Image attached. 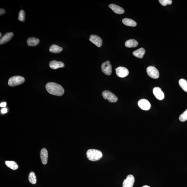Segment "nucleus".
<instances>
[{
	"label": "nucleus",
	"instance_id": "obj_7",
	"mask_svg": "<svg viewBox=\"0 0 187 187\" xmlns=\"http://www.w3.org/2000/svg\"><path fill=\"white\" fill-rule=\"evenodd\" d=\"M116 73L120 77L124 78L128 75L129 70L124 67H119L115 69Z\"/></svg>",
	"mask_w": 187,
	"mask_h": 187
},
{
	"label": "nucleus",
	"instance_id": "obj_25",
	"mask_svg": "<svg viewBox=\"0 0 187 187\" xmlns=\"http://www.w3.org/2000/svg\"><path fill=\"white\" fill-rule=\"evenodd\" d=\"M179 120L181 122H184L187 120V109L180 115Z\"/></svg>",
	"mask_w": 187,
	"mask_h": 187
},
{
	"label": "nucleus",
	"instance_id": "obj_22",
	"mask_svg": "<svg viewBox=\"0 0 187 187\" xmlns=\"http://www.w3.org/2000/svg\"><path fill=\"white\" fill-rule=\"evenodd\" d=\"M179 84L180 87L186 92H187V81L184 79L179 80Z\"/></svg>",
	"mask_w": 187,
	"mask_h": 187
},
{
	"label": "nucleus",
	"instance_id": "obj_4",
	"mask_svg": "<svg viewBox=\"0 0 187 187\" xmlns=\"http://www.w3.org/2000/svg\"><path fill=\"white\" fill-rule=\"evenodd\" d=\"M103 98L105 100H107L110 103L116 102L118 98L117 97L109 91H105L102 92Z\"/></svg>",
	"mask_w": 187,
	"mask_h": 187
},
{
	"label": "nucleus",
	"instance_id": "obj_5",
	"mask_svg": "<svg viewBox=\"0 0 187 187\" xmlns=\"http://www.w3.org/2000/svg\"><path fill=\"white\" fill-rule=\"evenodd\" d=\"M147 72L148 75L153 79H157L160 76L158 70L154 66H150L148 67Z\"/></svg>",
	"mask_w": 187,
	"mask_h": 187
},
{
	"label": "nucleus",
	"instance_id": "obj_24",
	"mask_svg": "<svg viewBox=\"0 0 187 187\" xmlns=\"http://www.w3.org/2000/svg\"><path fill=\"white\" fill-rule=\"evenodd\" d=\"M25 14L24 11L23 10H20L18 14V20L23 22L25 20Z\"/></svg>",
	"mask_w": 187,
	"mask_h": 187
},
{
	"label": "nucleus",
	"instance_id": "obj_11",
	"mask_svg": "<svg viewBox=\"0 0 187 187\" xmlns=\"http://www.w3.org/2000/svg\"><path fill=\"white\" fill-rule=\"evenodd\" d=\"M153 93L155 96L158 100H162L164 98V94L160 87H155L153 89Z\"/></svg>",
	"mask_w": 187,
	"mask_h": 187
},
{
	"label": "nucleus",
	"instance_id": "obj_14",
	"mask_svg": "<svg viewBox=\"0 0 187 187\" xmlns=\"http://www.w3.org/2000/svg\"><path fill=\"white\" fill-rule=\"evenodd\" d=\"M40 157L43 164L46 165L48 160V152L45 148H43L41 151Z\"/></svg>",
	"mask_w": 187,
	"mask_h": 187
},
{
	"label": "nucleus",
	"instance_id": "obj_27",
	"mask_svg": "<svg viewBox=\"0 0 187 187\" xmlns=\"http://www.w3.org/2000/svg\"><path fill=\"white\" fill-rule=\"evenodd\" d=\"M5 12V11L4 9L1 8L0 9V15H1V16L4 14Z\"/></svg>",
	"mask_w": 187,
	"mask_h": 187
},
{
	"label": "nucleus",
	"instance_id": "obj_26",
	"mask_svg": "<svg viewBox=\"0 0 187 187\" xmlns=\"http://www.w3.org/2000/svg\"><path fill=\"white\" fill-rule=\"evenodd\" d=\"M159 2L163 6L169 5H171L172 3V1L171 0H159Z\"/></svg>",
	"mask_w": 187,
	"mask_h": 187
},
{
	"label": "nucleus",
	"instance_id": "obj_1",
	"mask_svg": "<svg viewBox=\"0 0 187 187\" xmlns=\"http://www.w3.org/2000/svg\"><path fill=\"white\" fill-rule=\"evenodd\" d=\"M46 87L47 91L51 95L61 96L64 93V89L63 87L59 84L53 82H50L47 84Z\"/></svg>",
	"mask_w": 187,
	"mask_h": 187
},
{
	"label": "nucleus",
	"instance_id": "obj_31",
	"mask_svg": "<svg viewBox=\"0 0 187 187\" xmlns=\"http://www.w3.org/2000/svg\"><path fill=\"white\" fill-rule=\"evenodd\" d=\"M2 35V34L1 33H0V37H1Z\"/></svg>",
	"mask_w": 187,
	"mask_h": 187
},
{
	"label": "nucleus",
	"instance_id": "obj_19",
	"mask_svg": "<svg viewBox=\"0 0 187 187\" xmlns=\"http://www.w3.org/2000/svg\"><path fill=\"white\" fill-rule=\"evenodd\" d=\"M138 42L134 39H130L126 41L125 45L127 47L129 48H134L138 46Z\"/></svg>",
	"mask_w": 187,
	"mask_h": 187
},
{
	"label": "nucleus",
	"instance_id": "obj_29",
	"mask_svg": "<svg viewBox=\"0 0 187 187\" xmlns=\"http://www.w3.org/2000/svg\"><path fill=\"white\" fill-rule=\"evenodd\" d=\"M6 102L1 103L0 104V106L1 107H5L6 106Z\"/></svg>",
	"mask_w": 187,
	"mask_h": 187
},
{
	"label": "nucleus",
	"instance_id": "obj_2",
	"mask_svg": "<svg viewBox=\"0 0 187 187\" xmlns=\"http://www.w3.org/2000/svg\"><path fill=\"white\" fill-rule=\"evenodd\" d=\"M86 155L89 160L92 161L100 160L103 156L101 151L95 149H89L87 151Z\"/></svg>",
	"mask_w": 187,
	"mask_h": 187
},
{
	"label": "nucleus",
	"instance_id": "obj_15",
	"mask_svg": "<svg viewBox=\"0 0 187 187\" xmlns=\"http://www.w3.org/2000/svg\"><path fill=\"white\" fill-rule=\"evenodd\" d=\"M14 34L12 32L7 33L1 37L0 40V44H3L9 41L13 36Z\"/></svg>",
	"mask_w": 187,
	"mask_h": 187
},
{
	"label": "nucleus",
	"instance_id": "obj_23",
	"mask_svg": "<svg viewBox=\"0 0 187 187\" xmlns=\"http://www.w3.org/2000/svg\"><path fill=\"white\" fill-rule=\"evenodd\" d=\"M29 179L30 182L32 184H34L37 183V177L34 173L32 172L29 174Z\"/></svg>",
	"mask_w": 187,
	"mask_h": 187
},
{
	"label": "nucleus",
	"instance_id": "obj_17",
	"mask_svg": "<svg viewBox=\"0 0 187 187\" xmlns=\"http://www.w3.org/2000/svg\"><path fill=\"white\" fill-rule=\"evenodd\" d=\"M145 52L144 49L141 48L134 51L133 52V55L139 58H142L144 55Z\"/></svg>",
	"mask_w": 187,
	"mask_h": 187
},
{
	"label": "nucleus",
	"instance_id": "obj_16",
	"mask_svg": "<svg viewBox=\"0 0 187 187\" xmlns=\"http://www.w3.org/2000/svg\"><path fill=\"white\" fill-rule=\"evenodd\" d=\"M39 42H40L39 39L35 38V37H29L27 41L28 45L31 46H37V44H38Z\"/></svg>",
	"mask_w": 187,
	"mask_h": 187
},
{
	"label": "nucleus",
	"instance_id": "obj_12",
	"mask_svg": "<svg viewBox=\"0 0 187 187\" xmlns=\"http://www.w3.org/2000/svg\"><path fill=\"white\" fill-rule=\"evenodd\" d=\"M49 66L53 70H56L59 68H63L65 67V64L61 61L52 60L50 62Z\"/></svg>",
	"mask_w": 187,
	"mask_h": 187
},
{
	"label": "nucleus",
	"instance_id": "obj_18",
	"mask_svg": "<svg viewBox=\"0 0 187 187\" xmlns=\"http://www.w3.org/2000/svg\"><path fill=\"white\" fill-rule=\"evenodd\" d=\"M122 23L127 26L129 27H135L136 25V22L134 20L128 18H124L123 19Z\"/></svg>",
	"mask_w": 187,
	"mask_h": 187
},
{
	"label": "nucleus",
	"instance_id": "obj_28",
	"mask_svg": "<svg viewBox=\"0 0 187 187\" xmlns=\"http://www.w3.org/2000/svg\"><path fill=\"white\" fill-rule=\"evenodd\" d=\"M7 112V109L6 108H4L1 110V112L2 114L6 113Z\"/></svg>",
	"mask_w": 187,
	"mask_h": 187
},
{
	"label": "nucleus",
	"instance_id": "obj_30",
	"mask_svg": "<svg viewBox=\"0 0 187 187\" xmlns=\"http://www.w3.org/2000/svg\"><path fill=\"white\" fill-rule=\"evenodd\" d=\"M142 187H150L148 186H143Z\"/></svg>",
	"mask_w": 187,
	"mask_h": 187
},
{
	"label": "nucleus",
	"instance_id": "obj_20",
	"mask_svg": "<svg viewBox=\"0 0 187 187\" xmlns=\"http://www.w3.org/2000/svg\"><path fill=\"white\" fill-rule=\"evenodd\" d=\"M63 50V48L56 44L52 45L50 47L49 51L54 53H59Z\"/></svg>",
	"mask_w": 187,
	"mask_h": 187
},
{
	"label": "nucleus",
	"instance_id": "obj_21",
	"mask_svg": "<svg viewBox=\"0 0 187 187\" xmlns=\"http://www.w3.org/2000/svg\"><path fill=\"white\" fill-rule=\"evenodd\" d=\"M5 163L7 167L13 170H16L18 168L17 164L13 161H6L5 162Z\"/></svg>",
	"mask_w": 187,
	"mask_h": 187
},
{
	"label": "nucleus",
	"instance_id": "obj_9",
	"mask_svg": "<svg viewBox=\"0 0 187 187\" xmlns=\"http://www.w3.org/2000/svg\"><path fill=\"white\" fill-rule=\"evenodd\" d=\"M135 181L134 177L132 175H129L123 183L122 187H133Z\"/></svg>",
	"mask_w": 187,
	"mask_h": 187
},
{
	"label": "nucleus",
	"instance_id": "obj_8",
	"mask_svg": "<svg viewBox=\"0 0 187 187\" xmlns=\"http://www.w3.org/2000/svg\"><path fill=\"white\" fill-rule=\"evenodd\" d=\"M89 41L98 47H101L102 45L103 41L101 38L98 35H91L90 36Z\"/></svg>",
	"mask_w": 187,
	"mask_h": 187
},
{
	"label": "nucleus",
	"instance_id": "obj_13",
	"mask_svg": "<svg viewBox=\"0 0 187 187\" xmlns=\"http://www.w3.org/2000/svg\"><path fill=\"white\" fill-rule=\"evenodd\" d=\"M109 7L115 13L121 14L124 13V9L118 5L115 4H111L109 5Z\"/></svg>",
	"mask_w": 187,
	"mask_h": 187
},
{
	"label": "nucleus",
	"instance_id": "obj_10",
	"mask_svg": "<svg viewBox=\"0 0 187 187\" xmlns=\"http://www.w3.org/2000/svg\"><path fill=\"white\" fill-rule=\"evenodd\" d=\"M138 105L141 109L147 111L150 109L151 105L150 103L147 100L142 99L138 101Z\"/></svg>",
	"mask_w": 187,
	"mask_h": 187
},
{
	"label": "nucleus",
	"instance_id": "obj_6",
	"mask_svg": "<svg viewBox=\"0 0 187 187\" xmlns=\"http://www.w3.org/2000/svg\"><path fill=\"white\" fill-rule=\"evenodd\" d=\"M102 72L107 75L110 76L112 73V66L109 61L103 63L101 65Z\"/></svg>",
	"mask_w": 187,
	"mask_h": 187
},
{
	"label": "nucleus",
	"instance_id": "obj_3",
	"mask_svg": "<svg viewBox=\"0 0 187 187\" xmlns=\"http://www.w3.org/2000/svg\"><path fill=\"white\" fill-rule=\"evenodd\" d=\"M25 78L23 77L14 76L9 78L8 81V85L10 86L14 87L23 84Z\"/></svg>",
	"mask_w": 187,
	"mask_h": 187
}]
</instances>
